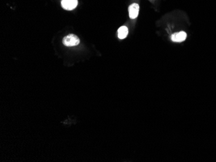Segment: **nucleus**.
<instances>
[{"label":"nucleus","instance_id":"1","mask_svg":"<svg viewBox=\"0 0 216 162\" xmlns=\"http://www.w3.org/2000/svg\"><path fill=\"white\" fill-rule=\"evenodd\" d=\"M63 43L67 47L76 46L80 43V39L75 34H69L63 39Z\"/></svg>","mask_w":216,"mask_h":162},{"label":"nucleus","instance_id":"2","mask_svg":"<svg viewBox=\"0 0 216 162\" xmlns=\"http://www.w3.org/2000/svg\"><path fill=\"white\" fill-rule=\"evenodd\" d=\"M78 5V0H62V6L64 9L71 11L75 9Z\"/></svg>","mask_w":216,"mask_h":162},{"label":"nucleus","instance_id":"3","mask_svg":"<svg viewBox=\"0 0 216 162\" xmlns=\"http://www.w3.org/2000/svg\"><path fill=\"white\" fill-rule=\"evenodd\" d=\"M139 5L137 3H133L129 7V15L131 19H135L139 15Z\"/></svg>","mask_w":216,"mask_h":162},{"label":"nucleus","instance_id":"4","mask_svg":"<svg viewBox=\"0 0 216 162\" xmlns=\"http://www.w3.org/2000/svg\"><path fill=\"white\" fill-rule=\"evenodd\" d=\"M187 34L185 32H179L178 33H174L172 35V40L174 42H182L186 39Z\"/></svg>","mask_w":216,"mask_h":162},{"label":"nucleus","instance_id":"5","mask_svg":"<svg viewBox=\"0 0 216 162\" xmlns=\"http://www.w3.org/2000/svg\"><path fill=\"white\" fill-rule=\"evenodd\" d=\"M128 34V29L126 26H122L118 30V37L120 39H124Z\"/></svg>","mask_w":216,"mask_h":162}]
</instances>
